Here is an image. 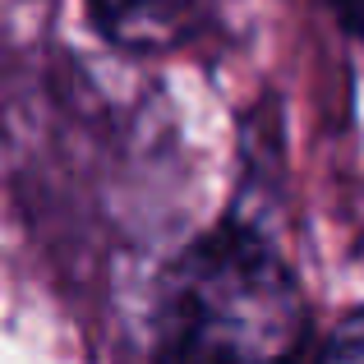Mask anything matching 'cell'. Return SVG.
Returning <instances> with one entry per match:
<instances>
[{"label": "cell", "mask_w": 364, "mask_h": 364, "mask_svg": "<svg viewBox=\"0 0 364 364\" xmlns=\"http://www.w3.org/2000/svg\"><path fill=\"white\" fill-rule=\"evenodd\" d=\"M83 9L111 46L134 55L176 51L213 18V0H83Z\"/></svg>", "instance_id": "6da1fadb"}, {"label": "cell", "mask_w": 364, "mask_h": 364, "mask_svg": "<svg viewBox=\"0 0 364 364\" xmlns=\"http://www.w3.org/2000/svg\"><path fill=\"white\" fill-rule=\"evenodd\" d=\"M328 5L337 9V14H341V18H346V23L364 37V0H328Z\"/></svg>", "instance_id": "3957f363"}, {"label": "cell", "mask_w": 364, "mask_h": 364, "mask_svg": "<svg viewBox=\"0 0 364 364\" xmlns=\"http://www.w3.org/2000/svg\"><path fill=\"white\" fill-rule=\"evenodd\" d=\"M314 364H364V309H355L350 318L337 323V332L323 341Z\"/></svg>", "instance_id": "7a4b0ae2"}]
</instances>
